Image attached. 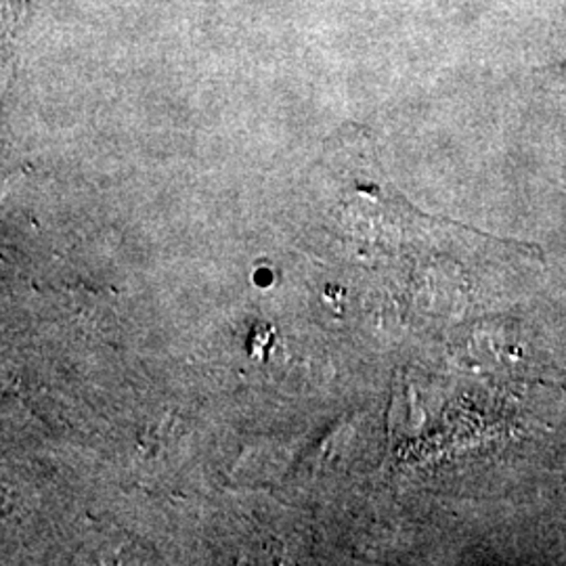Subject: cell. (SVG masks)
Wrapping results in <instances>:
<instances>
[]
</instances>
